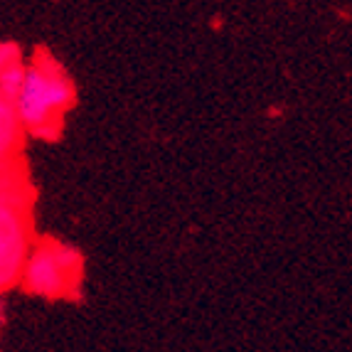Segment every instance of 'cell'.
<instances>
[{
  "label": "cell",
  "instance_id": "5",
  "mask_svg": "<svg viewBox=\"0 0 352 352\" xmlns=\"http://www.w3.org/2000/svg\"><path fill=\"white\" fill-rule=\"evenodd\" d=\"M20 143H23V129H20V121L15 116L12 101H6L0 96V163L15 160Z\"/></svg>",
  "mask_w": 352,
  "mask_h": 352
},
{
  "label": "cell",
  "instance_id": "1",
  "mask_svg": "<svg viewBox=\"0 0 352 352\" xmlns=\"http://www.w3.org/2000/svg\"><path fill=\"white\" fill-rule=\"evenodd\" d=\"M74 94L67 72L47 52H37L25 65L18 94L12 99L20 129L35 138H57L62 118L74 104Z\"/></svg>",
  "mask_w": 352,
  "mask_h": 352
},
{
  "label": "cell",
  "instance_id": "3",
  "mask_svg": "<svg viewBox=\"0 0 352 352\" xmlns=\"http://www.w3.org/2000/svg\"><path fill=\"white\" fill-rule=\"evenodd\" d=\"M30 249H32L30 210L0 202V294L20 283Z\"/></svg>",
  "mask_w": 352,
  "mask_h": 352
},
{
  "label": "cell",
  "instance_id": "6",
  "mask_svg": "<svg viewBox=\"0 0 352 352\" xmlns=\"http://www.w3.org/2000/svg\"><path fill=\"white\" fill-rule=\"evenodd\" d=\"M18 62H23V54L15 45H0V76Z\"/></svg>",
  "mask_w": 352,
  "mask_h": 352
},
{
  "label": "cell",
  "instance_id": "4",
  "mask_svg": "<svg viewBox=\"0 0 352 352\" xmlns=\"http://www.w3.org/2000/svg\"><path fill=\"white\" fill-rule=\"evenodd\" d=\"M0 202L15 207L32 205V190H30L28 175L23 173L18 160H6L0 163Z\"/></svg>",
  "mask_w": 352,
  "mask_h": 352
},
{
  "label": "cell",
  "instance_id": "2",
  "mask_svg": "<svg viewBox=\"0 0 352 352\" xmlns=\"http://www.w3.org/2000/svg\"><path fill=\"white\" fill-rule=\"evenodd\" d=\"M84 278V258L74 247L57 239H40L25 258L20 283L40 298H76Z\"/></svg>",
  "mask_w": 352,
  "mask_h": 352
}]
</instances>
